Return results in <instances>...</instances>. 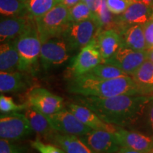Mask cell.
<instances>
[{
    "label": "cell",
    "mask_w": 153,
    "mask_h": 153,
    "mask_svg": "<svg viewBox=\"0 0 153 153\" xmlns=\"http://www.w3.org/2000/svg\"><path fill=\"white\" fill-rule=\"evenodd\" d=\"M35 22L42 43L51 38H59L70 23L69 8L58 4Z\"/></svg>",
    "instance_id": "obj_4"
},
{
    "label": "cell",
    "mask_w": 153,
    "mask_h": 153,
    "mask_svg": "<svg viewBox=\"0 0 153 153\" xmlns=\"http://www.w3.org/2000/svg\"><path fill=\"white\" fill-rule=\"evenodd\" d=\"M147 60V51H136L120 45L114 55L103 63L117 67L128 75L131 76Z\"/></svg>",
    "instance_id": "obj_10"
},
{
    "label": "cell",
    "mask_w": 153,
    "mask_h": 153,
    "mask_svg": "<svg viewBox=\"0 0 153 153\" xmlns=\"http://www.w3.org/2000/svg\"><path fill=\"white\" fill-rule=\"evenodd\" d=\"M70 51L62 38H53L42 43L40 62L45 70L60 66L70 57Z\"/></svg>",
    "instance_id": "obj_7"
},
{
    "label": "cell",
    "mask_w": 153,
    "mask_h": 153,
    "mask_svg": "<svg viewBox=\"0 0 153 153\" xmlns=\"http://www.w3.org/2000/svg\"><path fill=\"white\" fill-rule=\"evenodd\" d=\"M93 11L83 1L69 9V22H79L93 19Z\"/></svg>",
    "instance_id": "obj_27"
},
{
    "label": "cell",
    "mask_w": 153,
    "mask_h": 153,
    "mask_svg": "<svg viewBox=\"0 0 153 153\" xmlns=\"http://www.w3.org/2000/svg\"><path fill=\"white\" fill-rule=\"evenodd\" d=\"M152 13V7L135 1L121 14L116 15V30L120 33L128 26L144 24L151 19Z\"/></svg>",
    "instance_id": "obj_12"
},
{
    "label": "cell",
    "mask_w": 153,
    "mask_h": 153,
    "mask_svg": "<svg viewBox=\"0 0 153 153\" xmlns=\"http://www.w3.org/2000/svg\"><path fill=\"white\" fill-rule=\"evenodd\" d=\"M16 42L20 58L19 71L33 72L40 60L42 46L36 23L16 38Z\"/></svg>",
    "instance_id": "obj_3"
},
{
    "label": "cell",
    "mask_w": 153,
    "mask_h": 153,
    "mask_svg": "<svg viewBox=\"0 0 153 153\" xmlns=\"http://www.w3.org/2000/svg\"><path fill=\"white\" fill-rule=\"evenodd\" d=\"M24 114L28 118L33 131L44 138L57 131L51 125L46 115L43 114L33 107L30 106L25 109Z\"/></svg>",
    "instance_id": "obj_22"
},
{
    "label": "cell",
    "mask_w": 153,
    "mask_h": 153,
    "mask_svg": "<svg viewBox=\"0 0 153 153\" xmlns=\"http://www.w3.org/2000/svg\"><path fill=\"white\" fill-rule=\"evenodd\" d=\"M45 139L62 149L65 153H96L81 137L76 135L55 131Z\"/></svg>",
    "instance_id": "obj_17"
},
{
    "label": "cell",
    "mask_w": 153,
    "mask_h": 153,
    "mask_svg": "<svg viewBox=\"0 0 153 153\" xmlns=\"http://www.w3.org/2000/svg\"><path fill=\"white\" fill-rule=\"evenodd\" d=\"M103 62L104 60L97 46L95 39H94L90 43L80 50L70 63L68 70L71 77L81 76Z\"/></svg>",
    "instance_id": "obj_8"
},
{
    "label": "cell",
    "mask_w": 153,
    "mask_h": 153,
    "mask_svg": "<svg viewBox=\"0 0 153 153\" xmlns=\"http://www.w3.org/2000/svg\"><path fill=\"white\" fill-rule=\"evenodd\" d=\"M81 1L82 0H59V4L65 6L66 7L70 9Z\"/></svg>",
    "instance_id": "obj_35"
},
{
    "label": "cell",
    "mask_w": 153,
    "mask_h": 153,
    "mask_svg": "<svg viewBox=\"0 0 153 153\" xmlns=\"http://www.w3.org/2000/svg\"><path fill=\"white\" fill-rule=\"evenodd\" d=\"M30 106L28 102L18 104L14 102L13 99L1 94L0 96V111L3 114H9L12 112H18L24 111Z\"/></svg>",
    "instance_id": "obj_28"
},
{
    "label": "cell",
    "mask_w": 153,
    "mask_h": 153,
    "mask_svg": "<svg viewBox=\"0 0 153 153\" xmlns=\"http://www.w3.org/2000/svg\"><path fill=\"white\" fill-rule=\"evenodd\" d=\"M151 19H153V13H152V17H151Z\"/></svg>",
    "instance_id": "obj_40"
},
{
    "label": "cell",
    "mask_w": 153,
    "mask_h": 153,
    "mask_svg": "<svg viewBox=\"0 0 153 153\" xmlns=\"http://www.w3.org/2000/svg\"><path fill=\"white\" fill-rule=\"evenodd\" d=\"M121 46L136 51H147L144 30L142 24L128 26L119 33Z\"/></svg>",
    "instance_id": "obj_19"
},
{
    "label": "cell",
    "mask_w": 153,
    "mask_h": 153,
    "mask_svg": "<svg viewBox=\"0 0 153 153\" xmlns=\"http://www.w3.org/2000/svg\"><path fill=\"white\" fill-rule=\"evenodd\" d=\"M144 95L153 96V62L147 60L131 75Z\"/></svg>",
    "instance_id": "obj_23"
},
{
    "label": "cell",
    "mask_w": 153,
    "mask_h": 153,
    "mask_svg": "<svg viewBox=\"0 0 153 153\" xmlns=\"http://www.w3.org/2000/svg\"><path fill=\"white\" fill-rule=\"evenodd\" d=\"M87 75L103 79H111L128 75L117 67L106 63H101L86 73Z\"/></svg>",
    "instance_id": "obj_26"
},
{
    "label": "cell",
    "mask_w": 153,
    "mask_h": 153,
    "mask_svg": "<svg viewBox=\"0 0 153 153\" xmlns=\"http://www.w3.org/2000/svg\"><path fill=\"white\" fill-rule=\"evenodd\" d=\"M135 1V0H106V4L112 14L120 15Z\"/></svg>",
    "instance_id": "obj_32"
},
{
    "label": "cell",
    "mask_w": 153,
    "mask_h": 153,
    "mask_svg": "<svg viewBox=\"0 0 153 153\" xmlns=\"http://www.w3.org/2000/svg\"><path fill=\"white\" fill-rule=\"evenodd\" d=\"M27 102L30 106L48 116L63 109L62 97L54 94L43 88H34L27 95Z\"/></svg>",
    "instance_id": "obj_9"
},
{
    "label": "cell",
    "mask_w": 153,
    "mask_h": 153,
    "mask_svg": "<svg viewBox=\"0 0 153 153\" xmlns=\"http://www.w3.org/2000/svg\"><path fill=\"white\" fill-rule=\"evenodd\" d=\"M153 99L150 95H120L112 97L75 95L74 103L92 110L106 123L118 127L136 126L145 107Z\"/></svg>",
    "instance_id": "obj_1"
},
{
    "label": "cell",
    "mask_w": 153,
    "mask_h": 153,
    "mask_svg": "<svg viewBox=\"0 0 153 153\" xmlns=\"http://www.w3.org/2000/svg\"><path fill=\"white\" fill-rule=\"evenodd\" d=\"M30 146L39 153H65L57 145L53 143H44L38 138L30 141Z\"/></svg>",
    "instance_id": "obj_31"
},
{
    "label": "cell",
    "mask_w": 153,
    "mask_h": 153,
    "mask_svg": "<svg viewBox=\"0 0 153 153\" xmlns=\"http://www.w3.org/2000/svg\"><path fill=\"white\" fill-rule=\"evenodd\" d=\"M151 136H152V140H153V135H151ZM152 153H153V151H152Z\"/></svg>",
    "instance_id": "obj_41"
},
{
    "label": "cell",
    "mask_w": 153,
    "mask_h": 153,
    "mask_svg": "<svg viewBox=\"0 0 153 153\" xmlns=\"http://www.w3.org/2000/svg\"><path fill=\"white\" fill-rule=\"evenodd\" d=\"M20 58L16 47V39L2 43L0 46L1 72L19 71Z\"/></svg>",
    "instance_id": "obj_21"
},
{
    "label": "cell",
    "mask_w": 153,
    "mask_h": 153,
    "mask_svg": "<svg viewBox=\"0 0 153 153\" xmlns=\"http://www.w3.org/2000/svg\"><path fill=\"white\" fill-rule=\"evenodd\" d=\"M55 131L60 133L82 137L90 132L91 128L85 126L68 109H62L47 116Z\"/></svg>",
    "instance_id": "obj_11"
},
{
    "label": "cell",
    "mask_w": 153,
    "mask_h": 153,
    "mask_svg": "<svg viewBox=\"0 0 153 153\" xmlns=\"http://www.w3.org/2000/svg\"><path fill=\"white\" fill-rule=\"evenodd\" d=\"M147 50L153 49V19H150L143 24Z\"/></svg>",
    "instance_id": "obj_33"
},
{
    "label": "cell",
    "mask_w": 153,
    "mask_h": 153,
    "mask_svg": "<svg viewBox=\"0 0 153 153\" xmlns=\"http://www.w3.org/2000/svg\"><path fill=\"white\" fill-rule=\"evenodd\" d=\"M21 1H24V2H25V1H26V0H21Z\"/></svg>",
    "instance_id": "obj_39"
},
{
    "label": "cell",
    "mask_w": 153,
    "mask_h": 153,
    "mask_svg": "<svg viewBox=\"0 0 153 153\" xmlns=\"http://www.w3.org/2000/svg\"><path fill=\"white\" fill-rule=\"evenodd\" d=\"M99 31L93 19L79 22H70L62 32V38L70 53L80 50L90 43Z\"/></svg>",
    "instance_id": "obj_5"
},
{
    "label": "cell",
    "mask_w": 153,
    "mask_h": 153,
    "mask_svg": "<svg viewBox=\"0 0 153 153\" xmlns=\"http://www.w3.org/2000/svg\"><path fill=\"white\" fill-rule=\"evenodd\" d=\"M115 153H143V152H137V151H135V150H130V149H127V148H120L119 150L117 151V152H115Z\"/></svg>",
    "instance_id": "obj_36"
},
{
    "label": "cell",
    "mask_w": 153,
    "mask_h": 153,
    "mask_svg": "<svg viewBox=\"0 0 153 153\" xmlns=\"http://www.w3.org/2000/svg\"><path fill=\"white\" fill-rule=\"evenodd\" d=\"M68 90L74 95L101 98L120 95H144L130 75L103 79L85 74L71 77L68 83Z\"/></svg>",
    "instance_id": "obj_2"
},
{
    "label": "cell",
    "mask_w": 153,
    "mask_h": 153,
    "mask_svg": "<svg viewBox=\"0 0 153 153\" xmlns=\"http://www.w3.org/2000/svg\"><path fill=\"white\" fill-rule=\"evenodd\" d=\"M33 130L24 114L18 112L1 114L0 117V137L9 140L24 139L33 133Z\"/></svg>",
    "instance_id": "obj_6"
},
{
    "label": "cell",
    "mask_w": 153,
    "mask_h": 153,
    "mask_svg": "<svg viewBox=\"0 0 153 153\" xmlns=\"http://www.w3.org/2000/svg\"><path fill=\"white\" fill-rule=\"evenodd\" d=\"M24 73L21 71L0 72L1 93H16L26 90L28 82Z\"/></svg>",
    "instance_id": "obj_20"
},
{
    "label": "cell",
    "mask_w": 153,
    "mask_h": 153,
    "mask_svg": "<svg viewBox=\"0 0 153 153\" xmlns=\"http://www.w3.org/2000/svg\"><path fill=\"white\" fill-rule=\"evenodd\" d=\"M68 109L82 123L91 128L92 130H104L115 133L118 126H116L105 122L92 110L83 105L76 103L68 104Z\"/></svg>",
    "instance_id": "obj_16"
},
{
    "label": "cell",
    "mask_w": 153,
    "mask_h": 153,
    "mask_svg": "<svg viewBox=\"0 0 153 153\" xmlns=\"http://www.w3.org/2000/svg\"><path fill=\"white\" fill-rule=\"evenodd\" d=\"M147 55H148V60L153 62V49L147 50Z\"/></svg>",
    "instance_id": "obj_38"
},
{
    "label": "cell",
    "mask_w": 153,
    "mask_h": 153,
    "mask_svg": "<svg viewBox=\"0 0 153 153\" xmlns=\"http://www.w3.org/2000/svg\"><path fill=\"white\" fill-rule=\"evenodd\" d=\"M135 1H138V2L143 3L145 4H147L153 7V0H135Z\"/></svg>",
    "instance_id": "obj_37"
},
{
    "label": "cell",
    "mask_w": 153,
    "mask_h": 153,
    "mask_svg": "<svg viewBox=\"0 0 153 153\" xmlns=\"http://www.w3.org/2000/svg\"><path fill=\"white\" fill-rule=\"evenodd\" d=\"M28 151L26 145L14 143V141L9 140H0V153H27Z\"/></svg>",
    "instance_id": "obj_29"
},
{
    "label": "cell",
    "mask_w": 153,
    "mask_h": 153,
    "mask_svg": "<svg viewBox=\"0 0 153 153\" xmlns=\"http://www.w3.org/2000/svg\"><path fill=\"white\" fill-rule=\"evenodd\" d=\"M114 134L120 148L143 153L152 152L153 140L152 136L140 132L129 131L123 127H118Z\"/></svg>",
    "instance_id": "obj_13"
},
{
    "label": "cell",
    "mask_w": 153,
    "mask_h": 153,
    "mask_svg": "<svg viewBox=\"0 0 153 153\" xmlns=\"http://www.w3.org/2000/svg\"><path fill=\"white\" fill-rule=\"evenodd\" d=\"M139 122L142 123V126L145 133L149 135H153V99L145 107L144 113L138 123Z\"/></svg>",
    "instance_id": "obj_30"
},
{
    "label": "cell",
    "mask_w": 153,
    "mask_h": 153,
    "mask_svg": "<svg viewBox=\"0 0 153 153\" xmlns=\"http://www.w3.org/2000/svg\"><path fill=\"white\" fill-rule=\"evenodd\" d=\"M30 17L36 20L59 4V0H26L25 1Z\"/></svg>",
    "instance_id": "obj_24"
},
{
    "label": "cell",
    "mask_w": 153,
    "mask_h": 153,
    "mask_svg": "<svg viewBox=\"0 0 153 153\" xmlns=\"http://www.w3.org/2000/svg\"><path fill=\"white\" fill-rule=\"evenodd\" d=\"M82 1L87 4L94 13L99 9V7L102 3L103 0H82Z\"/></svg>",
    "instance_id": "obj_34"
},
{
    "label": "cell",
    "mask_w": 153,
    "mask_h": 153,
    "mask_svg": "<svg viewBox=\"0 0 153 153\" xmlns=\"http://www.w3.org/2000/svg\"><path fill=\"white\" fill-rule=\"evenodd\" d=\"M0 14L1 17L29 16L26 4L21 0H0Z\"/></svg>",
    "instance_id": "obj_25"
},
{
    "label": "cell",
    "mask_w": 153,
    "mask_h": 153,
    "mask_svg": "<svg viewBox=\"0 0 153 153\" xmlns=\"http://www.w3.org/2000/svg\"><path fill=\"white\" fill-rule=\"evenodd\" d=\"M35 23L29 16L1 17L0 41L2 43L16 39Z\"/></svg>",
    "instance_id": "obj_15"
},
{
    "label": "cell",
    "mask_w": 153,
    "mask_h": 153,
    "mask_svg": "<svg viewBox=\"0 0 153 153\" xmlns=\"http://www.w3.org/2000/svg\"><path fill=\"white\" fill-rule=\"evenodd\" d=\"M94 39L104 62L113 56L121 45L120 34L114 29L100 30Z\"/></svg>",
    "instance_id": "obj_18"
},
{
    "label": "cell",
    "mask_w": 153,
    "mask_h": 153,
    "mask_svg": "<svg viewBox=\"0 0 153 153\" xmlns=\"http://www.w3.org/2000/svg\"><path fill=\"white\" fill-rule=\"evenodd\" d=\"M96 153H115L120 149L114 133L104 130H91L80 137Z\"/></svg>",
    "instance_id": "obj_14"
}]
</instances>
